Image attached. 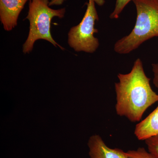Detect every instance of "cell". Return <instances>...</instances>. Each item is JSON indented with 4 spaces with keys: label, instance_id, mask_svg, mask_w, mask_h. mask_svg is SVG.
I'll return each instance as SVG.
<instances>
[{
    "label": "cell",
    "instance_id": "8fae6325",
    "mask_svg": "<svg viewBox=\"0 0 158 158\" xmlns=\"http://www.w3.org/2000/svg\"><path fill=\"white\" fill-rule=\"evenodd\" d=\"M65 0H50L49 6H59L62 5ZM96 4L98 6H103L106 3L105 0H94Z\"/></svg>",
    "mask_w": 158,
    "mask_h": 158
},
{
    "label": "cell",
    "instance_id": "277c9868",
    "mask_svg": "<svg viewBox=\"0 0 158 158\" xmlns=\"http://www.w3.org/2000/svg\"><path fill=\"white\" fill-rule=\"evenodd\" d=\"M94 0H88L85 15L81 23L71 28L68 34V44L76 52L93 53L99 46L98 40L94 34L98 32L95 28L99 17Z\"/></svg>",
    "mask_w": 158,
    "mask_h": 158
},
{
    "label": "cell",
    "instance_id": "52a82bcc",
    "mask_svg": "<svg viewBox=\"0 0 158 158\" xmlns=\"http://www.w3.org/2000/svg\"><path fill=\"white\" fill-rule=\"evenodd\" d=\"M134 134L140 141H144L158 135V106L147 117L136 125Z\"/></svg>",
    "mask_w": 158,
    "mask_h": 158
},
{
    "label": "cell",
    "instance_id": "5b68a950",
    "mask_svg": "<svg viewBox=\"0 0 158 158\" xmlns=\"http://www.w3.org/2000/svg\"><path fill=\"white\" fill-rule=\"evenodd\" d=\"M28 0H0V19L4 29L11 31L17 24L21 11Z\"/></svg>",
    "mask_w": 158,
    "mask_h": 158
},
{
    "label": "cell",
    "instance_id": "ba28073f",
    "mask_svg": "<svg viewBox=\"0 0 158 158\" xmlns=\"http://www.w3.org/2000/svg\"><path fill=\"white\" fill-rule=\"evenodd\" d=\"M148 152L154 158H158V135L144 140Z\"/></svg>",
    "mask_w": 158,
    "mask_h": 158
},
{
    "label": "cell",
    "instance_id": "9c48e42d",
    "mask_svg": "<svg viewBox=\"0 0 158 158\" xmlns=\"http://www.w3.org/2000/svg\"><path fill=\"white\" fill-rule=\"evenodd\" d=\"M132 0H116L115 8L110 15V18L111 19H118L126 6Z\"/></svg>",
    "mask_w": 158,
    "mask_h": 158
},
{
    "label": "cell",
    "instance_id": "7c38bea8",
    "mask_svg": "<svg viewBox=\"0 0 158 158\" xmlns=\"http://www.w3.org/2000/svg\"><path fill=\"white\" fill-rule=\"evenodd\" d=\"M152 66L153 73V83L156 88L158 89V63H152Z\"/></svg>",
    "mask_w": 158,
    "mask_h": 158
},
{
    "label": "cell",
    "instance_id": "6da1fadb",
    "mask_svg": "<svg viewBox=\"0 0 158 158\" xmlns=\"http://www.w3.org/2000/svg\"><path fill=\"white\" fill-rule=\"evenodd\" d=\"M117 77L116 114L132 122H139L146 110L158 102V94L151 86V79L145 74L141 59H136L129 73H118Z\"/></svg>",
    "mask_w": 158,
    "mask_h": 158
},
{
    "label": "cell",
    "instance_id": "8992f818",
    "mask_svg": "<svg viewBox=\"0 0 158 158\" xmlns=\"http://www.w3.org/2000/svg\"><path fill=\"white\" fill-rule=\"evenodd\" d=\"M88 145L90 158H128L123 150L108 147L98 135L91 136Z\"/></svg>",
    "mask_w": 158,
    "mask_h": 158
},
{
    "label": "cell",
    "instance_id": "7a4b0ae2",
    "mask_svg": "<svg viewBox=\"0 0 158 158\" xmlns=\"http://www.w3.org/2000/svg\"><path fill=\"white\" fill-rule=\"evenodd\" d=\"M137 11L135 27L128 35L118 40L114 46L117 53L124 55L138 49L141 44L158 37V0H132Z\"/></svg>",
    "mask_w": 158,
    "mask_h": 158
},
{
    "label": "cell",
    "instance_id": "30bf717a",
    "mask_svg": "<svg viewBox=\"0 0 158 158\" xmlns=\"http://www.w3.org/2000/svg\"><path fill=\"white\" fill-rule=\"evenodd\" d=\"M128 158H154L144 148H138L136 150L127 152Z\"/></svg>",
    "mask_w": 158,
    "mask_h": 158
},
{
    "label": "cell",
    "instance_id": "3957f363",
    "mask_svg": "<svg viewBox=\"0 0 158 158\" xmlns=\"http://www.w3.org/2000/svg\"><path fill=\"white\" fill-rule=\"evenodd\" d=\"M49 2L50 0H30L28 13L26 17L30 22V31L27 39L23 45L24 53L31 52L35 41L39 39L45 40L55 47L64 49L52 37L51 25L54 17L62 19L64 17L65 9H51L49 6Z\"/></svg>",
    "mask_w": 158,
    "mask_h": 158
}]
</instances>
